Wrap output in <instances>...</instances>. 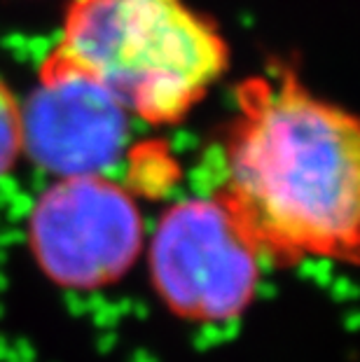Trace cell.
I'll return each instance as SVG.
<instances>
[{
  "mask_svg": "<svg viewBox=\"0 0 360 362\" xmlns=\"http://www.w3.org/2000/svg\"><path fill=\"white\" fill-rule=\"evenodd\" d=\"M28 245L42 274L61 288H105L141 255V211L108 175H61L30 211Z\"/></svg>",
  "mask_w": 360,
  "mask_h": 362,
  "instance_id": "obj_4",
  "label": "cell"
},
{
  "mask_svg": "<svg viewBox=\"0 0 360 362\" xmlns=\"http://www.w3.org/2000/svg\"><path fill=\"white\" fill-rule=\"evenodd\" d=\"M222 145L216 199L262 259L356 264L360 127L290 68L246 78Z\"/></svg>",
  "mask_w": 360,
  "mask_h": 362,
  "instance_id": "obj_1",
  "label": "cell"
},
{
  "mask_svg": "<svg viewBox=\"0 0 360 362\" xmlns=\"http://www.w3.org/2000/svg\"><path fill=\"white\" fill-rule=\"evenodd\" d=\"M150 281L173 315L220 325L241 318L257 292L262 257L213 199H185L159 218Z\"/></svg>",
  "mask_w": 360,
  "mask_h": 362,
  "instance_id": "obj_3",
  "label": "cell"
},
{
  "mask_svg": "<svg viewBox=\"0 0 360 362\" xmlns=\"http://www.w3.org/2000/svg\"><path fill=\"white\" fill-rule=\"evenodd\" d=\"M42 64L89 80L145 124L168 127L225 75L229 47L185 0H71Z\"/></svg>",
  "mask_w": 360,
  "mask_h": 362,
  "instance_id": "obj_2",
  "label": "cell"
},
{
  "mask_svg": "<svg viewBox=\"0 0 360 362\" xmlns=\"http://www.w3.org/2000/svg\"><path fill=\"white\" fill-rule=\"evenodd\" d=\"M127 136V110L96 84L40 66V84L24 107V152L61 175L103 173Z\"/></svg>",
  "mask_w": 360,
  "mask_h": 362,
  "instance_id": "obj_5",
  "label": "cell"
},
{
  "mask_svg": "<svg viewBox=\"0 0 360 362\" xmlns=\"http://www.w3.org/2000/svg\"><path fill=\"white\" fill-rule=\"evenodd\" d=\"M24 155V103L0 78V178L17 166Z\"/></svg>",
  "mask_w": 360,
  "mask_h": 362,
  "instance_id": "obj_6",
  "label": "cell"
}]
</instances>
